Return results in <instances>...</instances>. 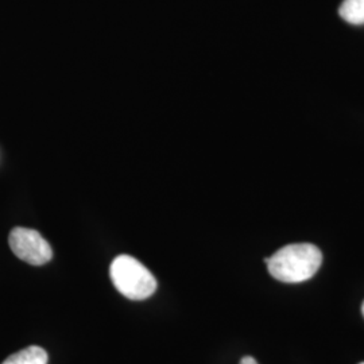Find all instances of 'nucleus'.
Listing matches in <instances>:
<instances>
[{
  "mask_svg": "<svg viewBox=\"0 0 364 364\" xmlns=\"http://www.w3.org/2000/svg\"><path fill=\"white\" fill-rule=\"evenodd\" d=\"M269 273L277 281L299 284L311 279L323 263V254L311 243H294L278 250L273 257L264 259Z\"/></svg>",
  "mask_w": 364,
  "mask_h": 364,
  "instance_id": "obj_1",
  "label": "nucleus"
},
{
  "mask_svg": "<svg viewBox=\"0 0 364 364\" xmlns=\"http://www.w3.org/2000/svg\"><path fill=\"white\" fill-rule=\"evenodd\" d=\"M109 275L117 291L129 299L142 301L156 293L154 275L139 260L130 255H119L112 260Z\"/></svg>",
  "mask_w": 364,
  "mask_h": 364,
  "instance_id": "obj_2",
  "label": "nucleus"
},
{
  "mask_svg": "<svg viewBox=\"0 0 364 364\" xmlns=\"http://www.w3.org/2000/svg\"><path fill=\"white\" fill-rule=\"evenodd\" d=\"M9 243L14 254L31 266H42L52 260V247L38 231L16 227L10 234Z\"/></svg>",
  "mask_w": 364,
  "mask_h": 364,
  "instance_id": "obj_3",
  "label": "nucleus"
},
{
  "mask_svg": "<svg viewBox=\"0 0 364 364\" xmlns=\"http://www.w3.org/2000/svg\"><path fill=\"white\" fill-rule=\"evenodd\" d=\"M48 360L49 356L43 348L31 346L22 351L15 352L1 364H48Z\"/></svg>",
  "mask_w": 364,
  "mask_h": 364,
  "instance_id": "obj_4",
  "label": "nucleus"
},
{
  "mask_svg": "<svg viewBox=\"0 0 364 364\" xmlns=\"http://www.w3.org/2000/svg\"><path fill=\"white\" fill-rule=\"evenodd\" d=\"M338 14L351 25H364V0H344L338 9Z\"/></svg>",
  "mask_w": 364,
  "mask_h": 364,
  "instance_id": "obj_5",
  "label": "nucleus"
},
{
  "mask_svg": "<svg viewBox=\"0 0 364 364\" xmlns=\"http://www.w3.org/2000/svg\"><path fill=\"white\" fill-rule=\"evenodd\" d=\"M240 364H258V362H257L254 358H251V356H245V358L240 360Z\"/></svg>",
  "mask_w": 364,
  "mask_h": 364,
  "instance_id": "obj_6",
  "label": "nucleus"
},
{
  "mask_svg": "<svg viewBox=\"0 0 364 364\" xmlns=\"http://www.w3.org/2000/svg\"><path fill=\"white\" fill-rule=\"evenodd\" d=\"M362 313H363V316H364V302H363V305H362Z\"/></svg>",
  "mask_w": 364,
  "mask_h": 364,
  "instance_id": "obj_7",
  "label": "nucleus"
},
{
  "mask_svg": "<svg viewBox=\"0 0 364 364\" xmlns=\"http://www.w3.org/2000/svg\"><path fill=\"white\" fill-rule=\"evenodd\" d=\"M359 364H364V362H363V363H359Z\"/></svg>",
  "mask_w": 364,
  "mask_h": 364,
  "instance_id": "obj_8",
  "label": "nucleus"
}]
</instances>
